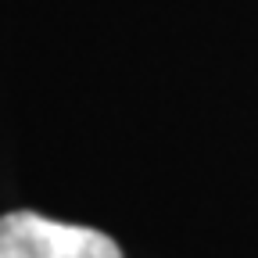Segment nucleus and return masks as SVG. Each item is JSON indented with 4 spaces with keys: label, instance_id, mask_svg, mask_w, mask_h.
I'll return each mask as SVG.
<instances>
[{
    "label": "nucleus",
    "instance_id": "f257e3e1",
    "mask_svg": "<svg viewBox=\"0 0 258 258\" xmlns=\"http://www.w3.org/2000/svg\"><path fill=\"white\" fill-rule=\"evenodd\" d=\"M0 258H122V251L108 233L90 226L11 212L0 215Z\"/></svg>",
    "mask_w": 258,
    "mask_h": 258
}]
</instances>
